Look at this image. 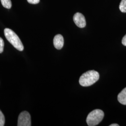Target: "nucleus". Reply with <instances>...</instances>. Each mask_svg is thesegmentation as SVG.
I'll return each instance as SVG.
<instances>
[{
    "mask_svg": "<svg viewBox=\"0 0 126 126\" xmlns=\"http://www.w3.org/2000/svg\"><path fill=\"white\" fill-rule=\"evenodd\" d=\"M31 117L30 113L27 111H23L19 115L18 126H31Z\"/></svg>",
    "mask_w": 126,
    "mask_h": 126,
    "instance_id": "4",
    "label": "nucleus"
},
{
    "mask_svg": "<svg viewBox=\"0 0 126 126\" xmlns=\"http://www.w3.org/2000/svg\"><path fill=\"white\" fill-rule=\"evenodd\" d=\"M2 5L6 9H9L11 8L12 2L11 0H0Z\"/></svg>",
    "mask_w": 126,
    "mask_h": 126,
    "instance_id": "8",
    "label": "nucleus"
},
{
    "mask_svg": "<svg viewBox=\"0 0 126 126\" xmlns=\"http://www.w3.org/2000/svg\"><path fill=\"white\" fill-rule=\"evenodd\" d=\"M118 100L120 103L126 105V87L118 94Z\"/></svg>",
    "mask_w": 126,
    "mask_h": 126,
    "instance_id": "7",
    "label": "nucleus"
},
{
    "mask_svg": "<svg viewBox=\"0 0 126 126\" xmlns=\"http://www.w3.org/2000/svg\"><path fill=\"white\" fill-rule=\"evenodd\" d=\"M54 47L58 50H60L62 48L64 44V40L63 36L58 34L55 36L53 39Z\"/></svg>",
    "mask_w": 126,
    "mask_h": 126,
    "instance_id": "6",
    "label": "nucleus"
},
{
    "mask_svg": "<svg viewBox=\"0 0 126 126\" xmlns=\"http://www.w3.org/2000/svg\"><path fill=\"white\" fill-rule=\"evenodd\" d=\"M122 44L123 45L126 46V35L122 38Z\"/></svg>",
    "mask_w": 126,
    "mask_h": 126,
    "instance_id": "13",
    "label": "nucleus"
},
{
    "mask_svg": "<svg viewBox=\"0 0 126 126\" xmlns=\"http://www.w3.org/2000/svg\"><path fill=\"white\" fill-rule=\"evenodd\" d=\"M5 117L2 113V112L0 110V126H4Z\"/></svg>",
    "mask_w": 126,
    "mask_h": 126,
    "instance_id": "10",
    "label": "nucleus"
},
{
    "mask_svg": "<svg viewBox=\"0 0 126 126\" xmlns=\"http://www.w3.org/2000/svg\"><path fill=\"white\" fill-rule=\"evenodd\" d=\"M28 2L31 4H36L40 2V0H27Z\"/></svg>",
    "mask_w": 126,
    "mask_h": 126,
    "instance_id": "12",
    "label": "nucleus"
},
{
    "mask_svg": "<svg viewBox=\"0 0 126 126\" xmlns=\"http://www.w3.org/2000/svg\"><path fill=\"white\" fill-rule=\"evenodd\" d=\"M104 113L100 109H95L90 112L86 118V122L89 126H95L99 124L103 119Z\"/></svg>",
    "mask_w": 126,
    "mask_h": 126,
    "instance_id": "3",
    "label": "nucleus"
},
{
    "mask_svg": "<svg viewBox=\"0 0 126 126\" xmlns=\"http://www.w3.org/2000/svg\"><path fill=\"white\" fill-rule=\"evenodd\" d=\"M119 9L122 13H126V0H122L119 5Z\"/></svg>",
    "mask_w": 126,
    "mask_h": 126,
    "instance_id": "9",
    "label": "nucleus"
},
{
    "mask_svg": "<svg viewBox=\"0 0 126 126\" xmlns=\"http://www.w3.org/2000/svg\"><path fill=\"white\" fill-rule=\"evenodd\" d=\"M119 125L117 124H111L110 125V126H119Z\"/></svg>",
    "mask_w": 126,
    "mask_h": 126,
    "instance_id": "14",
    "label": "nucleus"
},
{
    "mask_svg": "<svg viewBox=\"0 0 126 126\" xmlns=\"http://www.w3.org/2000/svg\"><path fill=\"white\" fill-rule=\"evenodd\" d=\"M73 19L74 22L78 27L83 28L86 26V19L83 14L79 12L76 13L74 14Z\"/></svg>",
    "mask_w": 126,
    "mask_h": 126,
    "instance_id": "5",
    "label": "nucleus"
},
{
    "mask_svg": "<svg viewBox=\"0 0 126 126\" xmlns=\"http://www.w3.org/2000/svg\"><path fill=\"white\" fill-rule=\"evenodd\" d=\"M4 32L6 39L12 45L18 50L23 51L24 47L22 42L16 33L8 28L5 29Z\"/></svg>",
    "mask_w": 126,
    "mask_h": 126,
    "instance_id": "2",
    "label": "nucleus"
},
{
    "mask_svg": "<svg viewBox=\"0 0 126 126\" xmlns=\"http://www.w3.org/2000/svg\"><path fill=\"white\" fill-rule=\"evenodd\" d=\"M99 78V73L97 72L94 70L89 71L81 75L79 79V83L83 86H89L98 81Z\"/></svg>",
    "mask_w": 126,
    "mask_h": 126,
    "instance_id": "1",
    "label": "nucleus"
},
{
    "mask_svg": "<svg viewBox=\"0 0 126 126\" xmlns=\"http://www.w3.org/2000/svg\"><path fill=\"white\" fill-rule=\"evenodd\" d=\"M4 43L2 38L0 37V53H1L4 50Z\"/></svg>",
    "mask_w": 126,
    "mask_h": 126,
    "instance_id": "11",
    "label": "nucleus"
}]
</instances>
